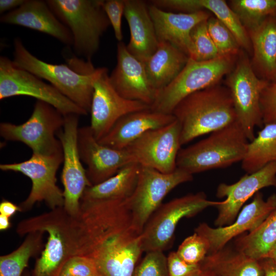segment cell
I'll use <instances>...</instances> for the list:
<instances>
[{"label":"cell","instance_id":"cell-1","mask_svg":"<svg viewBox=\"0 0 276 276\" xmlns=\"http://www.w3.org/2000/svg\"><path fill=\"white\" fill-rule=\"evenodd\" d=\"M80 210V237L72 255L91 259L99 276H132L143 251L126 200H83Z\"/></svg>","mask_w":276,"mask_h":276},{"label":"cell","instance_id":"cell-2","mask_svg":"<svg viewBox=\"0 0 276 276\" xmlns=\"http://www.w3.org/2000/svg\"><path fill=\"white\" fill-rule=\"evenodd\" d=\"M172 114L180 125L181 145L237 121L230 92L219 84L188 96Z\"/></svg>","mask_w":276,"mask_h":276},{"label":"cell","instance_id":"cell-3","mask_svg":"<svg viewBox=\"0 0 276 276\" xmlns=\"http://www.w3.org/2000/svg\"><path fill=\"white\" fill-rule=\"evenodd\" d=\"M249 143L238 121L214 131L206 138L180 149L176 167L193 175L242 162Z\"/></svg>","mask_w":276,"mask_h":276},{"label":"cell","instance_id":"cell-4","mask_svg":"<svg viewBox=\"0 0 276 276\" xmlns=\"http://www.w3.org/2000/svg\"><path fill=\"white\" fill-rule=\"evenodd\" d=\"M50 9L70 30L77 55L87 61L97 52L101 37L110 26L104 0H48Z\"/></svg>","mask_w":276,"mask_h":276},{"label":"cell","instance_id":"cell-5","mask_svg":"<svg viewBox=\"0 0 276 276\" xmlns=\"http://www.w3.org/2000/svg\"><path fill=\"white\" fill-rule=\"evenodd\" d=\"M13 64L50 83L62 95L78 106L90 112L95 71L78 72L65 64L44 62L31 53L19 38L14 40Z\"/></svg>","mask_w":276,"mask_h":276},{"label":"cell","instance_id":"cell-6","mask_svg":"<svg viewBox=\"0 0 276 276\" xmlns=\"http://www.w3.org/2000/svg\"><path fill=\"white\" fill-rule=\"evenodd\" d=\"M236 55L220 56L206 61L189 59L178 76L159 91L150 107L155 111L172 114L177 105L188 96L219 84L235 65Z\"/></svg>","mask_w":276,"mask_h":276},{"label":"cell","instance_id":"cell-7","mask_svg":"<svg viewBox=\"0 0 276 276\" xmlns=\"http://www.w3.org/2000/svg\"><path fill=\"white\" fill-rule=\"evenodd\" d=\"M64 116L52 105L37 101L29 119L21 124H0V135L6 141L23 143L33 154L51 155L62 153L57 133L62 128Z\"/></svg>","mask_w":276,"mask_h":276},{"label":"cell","instance_id":"cell-8","mask_svg":"<svg viewBox=\"0 0 276 276\" xmlns=\"http://www.w3.org/2000/svg\"><path fill=\"white\" fill-rule=\"evenodd\" d=\"M221 201L208 200L202 192L174 198L162 204L153 214L142 232L143 252L163 251L171 243L178 222Z\"/></svg>","mask_w":276,"mask_h":276},{"label":"cell","instance_id":"cell-9","mask_svg":"<svg viewBox=\"0 0 276 276\" xmlns=\"http://www.w3.org/2000/svg\"><path fill=\"white\" fill-rule=\"evenodd\" d=\"M267 82L257 76L244 55L240 58L226 78V85L231 94L237 121L249 142L255 137V127L263 125L260 96Z\"/></svg>","mask_w":276,"mask_h":276},{"label":"cell","instance_id":"cell-10","mask_svg":"<svg viewBox=\"0 0 276 276\" xmlns=\"http://www.w3.org/2000/svg\"><path fill=\"white\" fill-rule=\"evenodd\" d=\"M26 96L44 102L63 116L86 115L87 112L50 84L27 71L15 66L8 57H0V99Z\"/></svg>","mask_w":276,"mask_h":276},{"label":"cell","instance_id":"cell-11","mask_svg":"<svg viewBox=\"0 0 276 276\" xmlns=\"http://www.w3.org/2000/svg\"><path fill=\"white\" fill-rule=\"evenodd\" d=\"M192 179L193 175L178 168L165 173L141 166L135 189L126 200L135 226L142 232L165 197L177 186Z\"/></svg>","mask_w":276,"mask_h":276},{"label":"cell","instance_id":"cell-12","mask_svg":"<svg viewBox=\"0 0 276 276\" xmlns=\"http://www.w3.org/2000/svg\"><path fill=\"white\" fill-rule=\"evenodd\" d=\"M93 88L89 126L98 141L122 117L150 108L144 103L121 96L112 86L108 70L105 67L96 68Z\"/></svg>","mask_w":276,"mask_h":276},{"label":"cell","instance_id":"cell-13","mask_svg":"<svg viewBox=\"0 0 276 276\" xmlns=\"http://www.w3.org/2000/svg\"><path fill=\"white\" fill-rule=\"evenodd\" d=\"M180 131L176 119L166 126L147 131L125 149L141 167L171 173L177 168V157L181 146Z\"/></svg>","mask_w":276,"mask_h":276},{"label":"cell","instance_id":"cell-14","mask_svg":"<svg viewBox=\"0 0 276 276\" xmlns=\"http://www.w3.org/2000/svg\"><path fill=\"white\" fill-rule=\"evenodd\" d=\"M64 116L62 128L57 133L63 152L61 179L64 186V205L73 216L79 214V200L88 187L92 186L81 159L78 145V117Z\"/></svg>","mask_w":276,"mask_h":276},{"label":"cell","instance_id":"cell-15","mask_svg":"<svg viewBox=\"0 0 276 276\" xmlns=\"http://www.w3.org/2000/svg\"><path fill=\"white\" fill-rule=\"evenodd\" d=\"M63 162V152L51 155L32 154L28 159L20 163L3 164L4 171L20 172L32 181L30 193L24 202L30 208L36 202L44 201L53 209L64 204L63 192L56 185L57 171Z\"/></svg>","mask_w":276,"mask_h":276},{"label":"cell","instance_id":"cell-16","mask_svg":"<svg viewBox=\"0 0 276 276\" xmlns=\"http://www.w3.org/2000/svg\"><path fill=\"white\" fill-rule=\"evenodd\" d=\"M275 209V194L265 200L262 194L257 192L253 200L242 209L231 224L213 228L202 223L195 229V232L206 240L209 246L208 254L214 253L223 248L233 238L255 229Z\"/></svg>","mask_w":276,"mask_h":276},{"label":"cell","instance_id":"cell-17","mask_svg":"<svg viewBox=\"0 0 276 276\" xmlns=\"http://www.w3.org/2000/svg\"><path fill=\"white\" fill-rule=\"evenodd\" d=\"M78 145L92 186L108 179L128 164L135 163L126 149H117L100 143L89 126L79 128Z\"/></svg>","mask_w":276,"mask_h":276},{"label":"cell","instance_id":"cell-18","mask_svg":"<svg viewBox=\"0 0 276 276\" xmlns=\"http://www.w3.org/2000/svg\"><path fill=\"white\" fill-rule=\"evenodd\" d=\"M270 186L276 187V163H271L252 173H247L233 184L220 183L216 195L226 199L216 206L218 214L215 225L222 227L231 224L249 198L260 190Z\"/></svg>","mask_w":276,"mask_h":276},{"label":"cell","instance_id":"cell-19","mask_svg":"<svg viewBox=\"0 0 276 276\" xmlns=\"http://www.w3.org/2000/svg\"><path fill=\"white\" fill-rule=\"evenodd\" d=\"M110 83L123 97L144 103L151 107L158 92L152 85L144 64L133 56L126 45L119 42L117 64L109 75Z\"/></svg>","mask_w":276,"mask_h":276},{"label":"cell","instance_id":"cell-20","mask_svg":"<svg viewBox=\"0 0 276 276\" xmlns=\"http://www.w3.org/2000/svg\"><path fill=\"white\" fill-rule=\"evenodd\" d=\"M149 11L153 21L158 42L174 45L190 58L195 59V48L191 37L193 28L208 19L210 13L205 10L192 13L167 11L151 4Z\"/></svg>","mask_w":276,"mask_h":276},{"label":"cell","instance_id":"cell-21","mask_svg":"<svg viewBox=\"0 0 276 276\" xmlns=\"http://www.w3.org/2000/svg\"><path fill=\"white\" fill-rule=\"evenodd\" d=\"M0 21L45 33L66 45L73 46L70 30L55 15L46 1L26 0L19 7L3 14Z\"/></svg>","mask_w":276,"mask_h":276},{"label":"cell","instance_id":"cell-22","mask_svg":"<svg viewBox=\"0 0 276 276\" xmlns=\"http://www.w3.org/2000/svg\"><path fill=\"white\" fill-rule=\"evenodd\" d=\"M176 120L150 108L129 113L120 119L101 140L100 143L117 149H125L148 131L166 126Z\"/></svg>","mask_w":276,"mask_h":276},{"label":"cell","instance_id":"cell-23","mask_svg":"<svg viewBox=\"0 0 276 276\" xmlns=\"http://www.w3.org/2000/svg\"><path fill=\"white\" fill-rule=\"evenodd\" d=\"M124 15L130 33L127 49L144 63L154 53L158 45L149 5L142 0H125Z\"/></svg>","mask_w":276,"mask_h":276},{"label":"cell","instance_id":"cell-24","mask_svg":"<svg viewBox=\"0 0 276 276\" xmlns=\"http://www.w3.org/2000/svg\"><path fill=\"white\" fill-rule=\"evenodd\" d=\"M151 3L164 10L192 13L209 10L232 32L240 47L250 52L251 44L246 29L227 3L223 0H154Z\"/></svg>","mask_w":276,"mask_h":276},{"label":"cell","instance_id":"cell-25","mask_svg":"<svg viewBox=\"0 0 276 276\" xmlns=\"http://www.w3.org/2000/svg\"><path fill=\"white\" fill-rule=\"evenodd\" d=\"M248 31L253 51L251 65L259 77L270 80L276 77V16L267 17Z\"/></svg>","mask_w":276,"mask_h":276},{"label":"cell","instance_id":"cell-26","mask_svg":"<svg viewBox=\"0 0 276 276\" xmlns=\"http://www.w3.org/2000/svg\"><path fill=\"white\" fill-rule=\"evenodd\" d=\"M189 57L166 42H158L156 51L145 62V68L153 87L159 93L180 73Z\"/></svg>","mask_w":276,"mask_h":276},{"label":"cell","instance_id":"cell-27","mask_svg":"<svg viewBox=\"0 0 276 276\" xmlns=\"http://www.w3.org/2000/svg\"><path fill=\"white\" fill-rule=\"evenodd\" d=\"M140 168L136 163L128 164L108 179L87 188L82 196L83 200L128 199L135 189Z\"/></svg>","mask_w":276,"mask_h":276},{"label":"cell","instance_id":"cell-28","mask_svg":"<svg viewBox=\"0 0 276 276\" xmlns=\"http://www.w3.org/2000/svg\"><path fill=\"white\" fill-rule=\"evenodd\" d=\"M201 266L216 276H263L259 261L249 258L236 249L225 248L208 254Z\"/></svg>","mask_w":276,"mask_h":276},{"label":"cell","instance_id":"cell-29","mask_svg":"<svg viewBox=\"0 0 276 276\" xmlns=\"http://www.w3.org/2000/svg\"><path fill=\"white\" fill-rule=\"evenodd\" d=\"M276 244V209L255 229L235 240L236 249L260 260L267 257Z\"/></svg>","mask_w":276,"mask_h":276},{"label":"cell","instance_id":"cell-30","mask_svg":"<svg viewBox=\"0 0 276 276\" xmlns=\"http://www.w3.org/2000/svg\"><path fill=\"white\" fill-rule=\"evenodd\" d=\"M242 168L247 174L276 163V121L264 125L258 135L249 142Z\"/></svg>","mask_w":276,"mask_h":276},{"label":"cell","instance_id":"cell-31","mask_svg":"<svg viewBox=\"0 0 276 276\" xmlns=\"http://www.w3.org/2000/svg\"><path fill=\"white\" fill-rule=\"evenodd\" d=\"M229 4L242 25L248 30L257 27L267 17L276 16V0H233Z\"/></svg>","mask_w":276,"mask_h":276},{"label":"cell","instance_id":"cell-32","mask_svg":"<svg viewBox=\"0 0 276 276\" xmlns=\"http://www.w3.org/2000/svg\"><path fill=\"white\" fill-rule=\"evenodd\" d=\"M42 229L49 233L45 248L38 260L35 273L37 276H49L58 267L65 253V245L58 228L54 225H45Z\"/></svg>","mask_w":276,"mask_h":276},{"label":"cell","instance_id":"cell-33","mask_svg":"<svg viewBox=\"0 0 276 276\" xmlns=\"http://www.w3.org/2000/svg\"><path fill=\"white\" fill-rule=\"evenodd\" d=\"M210 35L220 56L237 55L240 47L231 30L216 17L207 20Z\"/></svg>","mask_w":276,"mask_h":276},{"label":"cell","instance_id":"cell-34","mask_svg":"<svg viewBox=\"0 0 276 276\" xmlns=\"http://www.w3.org/2000/svg\"><path fill=\"white\" fill-rule=\"evenodd\" d=\"M34 248V241L28 240L14 252L1 257L0 276H20Z\"/></svg>","mask_w":276,"mask_h":276},{"label":"cell","instance_id":"cell-35","mask_svg":"<svg viewBox=\"0 0 276 276\" xmlns=\"http://www.w3.org/2000/svg\"><path fill=\"white\" fill-rule=\"evenodd\" d=\"M207 20L196 25L191 32V37L195 48L196 60L206 61L220 56L209 33Z\"/></svg>","mask_w":276,"mask_h":276},{"label":"cell","instance_id":"cell-36","mask_svg":"<svg viewBox=\"0 0 276 276\" xmlns=\"http://www.w3.org/2000/svg\"><path fill=\"white\" fill-rule=\"evenodd\" d=\"M209 251L206 240L195 232L182 241L176 252L186 262L196 264L204 259Z\"/></svg>","mask_w":276,"mask_h":276},{"label":"cell","instance_id":"cell-37","mask_svg":"<svg viewBox=\"0 0 276 276\" xmlns=\"http://www.w3.org/2000/svg\"><path fill=\"white\" fill-rule=\"evenodd\" d=\"M132 276H168L167 257L163 251L146 252Z\"/></svg>","mask_w":276,"mask_h":276},{"label":"cell","instance_id":"cell-38","mask_svg":"<svg viewBox=\"0 0 276 276\" xmlns=\"http://www.w3.org/2000/svg\"><path fill=\"white\" fill-rule=\"evenodd\" d=\"M58 276H99L94 261L85 256H73L64 264Z\"/></svg>","mask_w":276,"mask_h":276},{"label":"cell","instance_id":"cell-39","mask_svg":"<svg viewBox=\"0 0 276 276\" xmlns=\"http://www.w3.org/2000/svg\"><path fill=\"white\" fill-rule=\"evenodd\" d=\"M260 107L263 125L276 121V77L268 81L262 91Z\"/></svg>","mask_w":276,"mask_h":276},{"label":"cell","instance_id":"cell-40","mask_svg":"<svg viewBox=\"0 0 276 276\" xmlns=\"http://www.w3.org/2000/svg\"><path fill=\"white\" fill-rule=\"evenodd\" d=\"M168 276H200L203 272L200 263L190 264L172 251L167 257Z\"/></svg>","mask_w":276,"mask_h":276},{"label":"cell","instance_id":"cell-41","mask_svg":"<svg viewBox=\"0 0 276 276\" xmlns=\"http://www.w3.org/2000/svg\"><path fill=\"white\" fill-rule=\"evenodd\" d=\"M103 7L112 27L116 39L119 42L122 41V18L124 13L125 0L104 1Z\"/></svg>","mask_w":276,"mask_h":276},{"label":"cell","instance_id":"cell-42","mask_svg":"<svg viewBox=\"0 0 276 276\" xmlns=\"http://www.w3.org/2000/svg\"><path fill=\"white\" fill-rule=\"evenodd\" d=\"M263 270V276H276V262L269 257L259 260Z\"/></svg>","mask_w":276,"mask_h":276},{"label":"cell","instance_id":"cell-43","mask_svg":"<svg viewBox=\"0 0 276 276\" xmlns=\"http://www.w3.org/2000/svg\"><path fill=\"white\" fill-rule=\"evenodd\" d=\"M26 0H1L0 13L11 11L21 6Z\"/></svg>","mask_w":276,"mask_h":276},{"label":"cell","instance_id":"cell-44","mask_svg":"<svg viewBox=\"0 0 276 276\" xmlns=\"http://www.w3.org/2000/svg\"><path fill=\"white\" fill-rule=\"evenodd\" d=\"M19 210V208L13 203L4 200L0 204L1 214L10 217L15 212Z\"/></svg>","mask_w":276,"mask_h":276},{"label":"cell","instance_id":"cell-45","mask_svg":"<svg viewBox=\"0 0 276 276\" xmlns=\"http://www.w3.org/2000/svg\"><path fill=\"white\" fill-rule=\"evenodd\" d=\"M10 223L9 217L2 214L0 215V229L5 230L10 227Z\"/></svg>","mask_w":276,"mask_h":276},{"label":"cell","instance_id":"cell-46","mask_svg":"<svg viewBox=\"0 0 276 276\" xmlns=\"http://www.w3.org/2000/svg\"><path fill=\"white\" fill-rule=\"evenodd\" d=\"M267 257L271 258L276 262V244L271 249Z\"/></svg>","mask_w":276,"mask_h":276},{"label":"cell","instance_id":"cell-47","mask_svg":"<svg viewBox=\"0 0 276 276\" xmlns=\"http://www.w3.org/2000/svg\"><path fill=\"white\" fill-rule=\"evenodd\" d=\"M202 268L203 272H202V273H201V274L200 276H216L211 271H210V270H209L208 269L203 268L202 267Z\"/></svg>","mask_w":276,"mask_h":276}]
</instances>
